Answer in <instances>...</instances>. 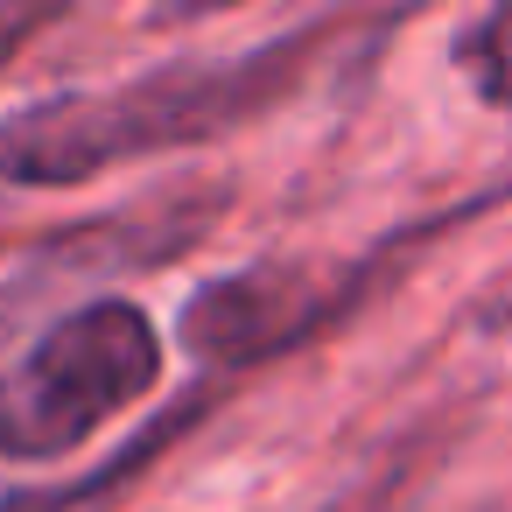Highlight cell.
Listing matches in <instances>:
<instances>
[{
  "instance_id": "6da1fadb",
  "label": "cell",
  "mask_w": 512,
  "mask_h": 512,
  "mask_svg": "<svg viewBox=\"0 0 512 512\" xmlns=\"http://www.w3.org/2000/svg\"><path fill=\"white\" fill-rule=\"evenodd\" d=\"M330 43H337V22H302L253 50L183 57L162 71H134L120 85H85V92H50L36 106H15L0 113V183L57 190L148 155L211 148L267 120L281 99H295Z\"/></svg>"
},
{
  "instance_id": "7a4b0ae2",
  "label": "cell",
  "mask_w": 512,
  "mask_h": 512,
  "mask_svg": "<svg viewBox=\"0 0 512 512\" xmlns=\"http://www.w3.org/2000/svg\"><path fill=\"white\" fill-rule=\"evenodd\" d=\"M162 379V330L141 302H78L0 365V456L50 463L85 449Z\"/></svg>"
},
{
  "instance_id": "3957f363",
  "label": "cell",
  "mask_w": 512,
  "mask_h": 512,
  "mask_svg": "<svg viewBox=\"0 0 512 512\" xmlns=\"http://www.w3.org/2000/svg\"><path fill=\"white\" fill-rule=\"evenodd\" d=\"M358 288V267H330V260H260V267H239L211 288H197L183 302V323L176 337L190 344L197 365H218V372H246V365H267L274 351L302 344L309 330H323L344 295Z\"/></svg>"
},
{
  "instance_id": "277c9868",
  "label": "cell",
  "mask_w": 512,
  "mask_h": 512,
  "mask_svg": "<svg viewBox=\"0 0 512 512\" xmlns=\"http://www.w3.org/2000/svg\"><path fill=\"white\" fill-rule=\"evenodd\" d=\"M211 218V197H183V204H148V211H120V218H92L71 225L43 246H29L22 260L0 267V330H15L43 295H57L64 281H92L106 267H141L162 253H183Z\"/></svg>"
},
{
  "instance_id": "5b68a950",
  "label": "cell",
  "mask_w": 512,
  "mask_h": 512,
  "mask_svg": "<svg viewBox=\"0 0 512 512\" xmlns=\"http://www.w3.org/2000/svg\"><path fill=\"white\" fill-rule=\"evenodd\" d=\"M456 57H463V71H470L477 99H491V106H512V8H491V15H477V22L463 29Z\"/></svg>"
},
{
  "instance_id": "8992f818",
  "label": "cell",
  "mask_w": 512,
  "mask_h": 512,
  "mask_svg": "<svg viewBox=\"0 0 512 512\" xmlns=\"http://www.w3.org/2000/svg\"><path fill=\"white\" fill-rule=\"evenodd\" d=\"M477 323H491V330H505V323H512V288H505V295H491V302L477 309Z\"/></svg>"
}]
</instances>
